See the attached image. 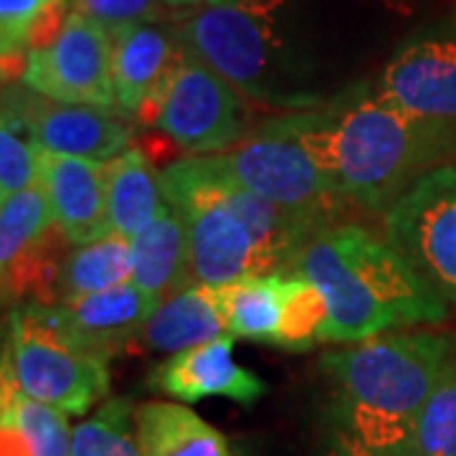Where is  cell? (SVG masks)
Returning a JSON list of instances; mask_svg holds the SVG:
<instances>
[{"label":"cell","mask_w":456,"mask_h":456,"mask_svg":"<svg viewBox=\"0 0 456 456\" xmlns=\"http://www.w3.org/2000/svg\"><path fill=\"white\" fill-rule=\"evenodd\" d=\"M216 299L233 338L274 345L281 322L284 272L259 274L216 289Z\"/></svg>","instance_id":"603a6c76"},{"label":"cell","mask_w":456,"mask_h":456,"mask_svg":"<svg viewBox=\"0 0 456 456\" xmlns=\"http://www.w3.org/2000/svg\"><path fill=\"white\" fill-rule=\"evenodd\" d=\"M71 0H0V51L3 61L26 56L23 51L31 46L33 26L53 11Z\"/></svg>","instance_id":"f1b7e54d"},{"label":"cell","mask_w":456,"mask_h":456,"mask_svg":"<svg viewBox=\"0 0 456 456\" xmlns=\"http://www.w3.org/2000/svg\"><path fill=\"white\" fill-rule=\"evenodd\" d=\"M320 165L342 200L388 211L416 180L456 152V125L426 122L373 94L274 119Z\"/></svg>","instance_id":"6da1fadb"},{"label":"cell","mask_w":456,"mask_h":456,"mask_svg":"<svg viewBox=\"0 0 456 456\" xmlns=\"http://www.w3.org/2000/svg\"><path fill=\"white\" fill-rule=\"evenodd\" d=\"M226 3H241V0H206V5H226Z\"/></svg>","instance_id":"d6a6232c"},{"label":"cell","mask_w":456,"mask_h":456,"mask_svg":"<svg viewBox=\"0 0 456 456\" xmlns=\"http://www.w3.org/2000/svg\"><path fill=\"white\" fill-rule=\"evenodd\" d=\"M383 239L456 307V165L428 170L383 213Z\"/></svg>","instance_id":"8992f818"},{"label":"cell","mask_w":456,"mask_h":456,"mask_svg":"<svg viewBox=\"0 0 456 456\" xmlns=\"http://www.w3.org/2000/svg\"><path fill=\"white\" fill-rule=\"evenodd\" d=\"M112 79L117 112L137 117L147 102L160 92L170 69L175 66L180 33L158 23H132L112 31Z\"/></svg>","instance_id":"2e32d148"},{"label":"cell","mask_w":456,"mask_h":456,"mask_svg":"<svg viewBox=\"0 0 456 456\" xmlns=\"http://www.w3.org/2000/svg\"><path fill=\"white\" fill-rule=\"evenodd\" d=\"M158 307V299L147 297L142 289L127 281L110 292L89 294L56 305L28 302L20 310L69 347L112 360L117 353L132 347V342H140Z\"/></svg>","instance_id":"8fae6325"},{"label":"cell","mask_w":456,"mask_h":456,"mask_svg":"<svg viewBox=\"0 0 456 456\" xmlns=\"http://www.w3.org/2000/svg\"><path fill=\"white\" fill-rule=\"evenodd\" d=\"M160 188L185 224L196 284L218 289L246 277L279 274L277 264L224 200L206 158L191 155L167 165L160 173Z\"/></svg>","instance_id":"277c9868"},{"label":"cell","mask_w":456,"mask_h":456,"mask_svg":"<svg viewBox=\"0 0 456 456\" xmlns=\"http://www.w3.org/2000/svg\"><path fill=\"white\" fill-rule=\"evenodd\" d=\"M132 411L127 398H112L92 419L74 426L71 456H142L137 431L132 434Z\"/></svg>","instance_id":"4316f807"},{"label":"cell","mask_w":456,"mask_h":456,"mask_svg":"<svg viewBox=\"0 0 456 456\" xmlns=\"http://www.w3.org/2000/svg\"><path fill=\"white\" fill-rule=\"evenodd\" d=\"M233 335L196 345L160 362L147 386L175 398L178 403H198L208 395H224L241 406H254L266 393L259 375L248 373L233 360Z\"/></svg>","instance_id":"5bb4252c"},{"label":"cell","mask_w":456,"mask_h":456,"mask_svg":"<svg viewBox=\"0 0 456 456\" xmlns=\"http://www.w3.org/2000/svg\"><path fill=\"white\" fill-rule=\"evenodd\" d=\"M180 41L244 97L279 102L272 86L274 28L251 3L206 5L180 26Z\"/></svg>","instance_id":"9c48e42d"},{"label":"cell","mask_w":456,"mask_h":456,"mask_svg":"<svg viewBox=\"0 0 456 456\" xmlns=\"http://www.w3.org/2000/svg\"><path fill=\"white\" fill-rule=\"evenodd\" d=\"M49 198L41 183L0 200V272L5 299L31 292L41 266L49 261L51 231H56Z\"/></svg>","instance_id":"e0dca14e"},{"label":"cell","mask_w":456,"mask_h":456,"mask_svg":"<svg viewBox=\"0 0 456 456\" xmlns=\"http://www.w3.org/2000/svg\"><path fill=\"white\" fill-rule=\"evenodd\" d=\"M132 281V244L119 233H104L89 244L71 246L61 259L51 305L110 292Z\"/></svg>","instance_id":"7402d4cb"},{"label":"cell","mask_w":456,"mask_h":456,"mask_svg":"<svg viewBox=\"0 0 456 456\" xmlns=\"http://www.w3.org/2000/svg\"><path fill=\"white\" fill-rule=\"evenodd\" d=\"M160 175L140 147H127L107 163V213L114 233L134 239L163 211Z\"/></svg>","instance_id":"ffe728a7"},{"label":"cell","mask_w":456,"mask_h":456,"mask_svg":"<svg viewBox=\"0 0 456 456\" xmlns=\"http://www.w3.org/2000/svg\"><path fill=\"white\" fill-rule=\"evenodd\" d=\"M325 456H419L416 449H375L368 446L358 436L347 434L345 428L335 434V439L330 441Z\"/></svg>","instance_id":"4dcf8cb0"},{"label":"cell","mask_w":456,"mask_h":456,"mask_svg":"<svg viewBox=\"0 0 456 456\" xmlns=\"http://www.w3.org/2000/svg\"><path fill=\"white\" fill-rule=\"evenodd\" d=\"M211 158L228 178L251 193L287 211L317 218L325 226H332L330 221L342 206V198L335 193L305 145L281 130L277 122H269L251 140Z\"/></svg>","instance_id":"52a82bcc"},{"label":"cell","mask_w":456,"mask_h":456,"mask_svg":"<svg viewBox=\"0 0 456 456\" xmlns=\"http://www.w3.org/2000/svg\"><path fill=\"white\" fill-rule=\"evenodd\" d=\"M456 360L452 332L375 335L327 353L345 431L375 449H416V424L441 375Z\"/></svg>","instance_id":"3957f363"},{"label":"cell","mask_w":456,"mask_h":456,"mask_svg":"<svg viewBox=\"0 0 456 456\" xmlns=\"http://www.w3.org/2000/svg\"><path fill=\"white\" fill-rule=\"evenodd\" d=\"M231 335L226 317L216 299V289L203 284H188L185 289L165 299L150 317L142 332V347L152 353H183L196 345Z\"/></svg>","instance_id":"d6986e66"},{"label":"cell","mask_w":456,"mask_h":456,"mask_svg":"<svg viewBox=\"0 0 456 456\" xmlns=\"http://www.w3.org/2000/svg\"><path fill=\"white\" fill-rule=\"evenodd\" d=\"M137 119L155 125L170 142L196 158L221 155L241 145L248 132L244 94L185 44L160 92Z\"/></svg>","instance_id":"5b68a950"},{"label":"cell","mask_w":456,"mask_h":456,"mask_svg":"<svg viewBox=\"0 0 456 456\" xmlns=\"http://www.w3.org/2000/svg\"><path fill=\"white\" fill-rule=\"evenodd\" d=\"M163 8V0H71V11L94 18L110 31L132 23H155Z\"/></svg>","instance_id":"f546056e"},{"label":"cell","mask_w":456,"mask_h":456,"mask_svg":"<svg viewBox=\"0 0 456 456\" xmlns=\"http://www.w3.org/2000/svg\"><path fill=\"white\" fill-rule=\"evenodd\" d=\"M327 302L322 342H362L391 327L444 322L446 302L386 239L358 224L322 228L294 256ZM284 272V274H289Z\"/></svg>","instance_id":"7a4b0ae2"},{"label":"cell","mask_w":456,"mask_h":456,"mask_svg":"<svg viewBox=\"0 0 456 456\" xmlns=\"http://www.w3.org/2000/svg\"><path fill=\"white\" fill-rule=\"evenodd\" d=\"M416 454L456 456V360L441 375L419 416Z\"/></svg>","instance_id":"83f0119b"},{"label":"cell","mask_w":456,"mask_h":456,"mask_svg":"<svg viewBox=\"0 0 456 456\" xmlns=\"http://www.w3.org/2000/svg\"><path fill=\"white\" fill-rule=\"evenodd\" d=\"M3 424L16 426L31 456H71L66 413L20 391L3 370Z\"/></svg>","instance_id":"cb8c5ba5"},{"label":"cell","mask_w":456,"mask_h":456,"mask_svg":"<svg viewBox=\"0 0 456 456\" xmlns=\"http://www.w3.org/2000/svg\"><path fill=\"white\" fill-rule=\"evenodd\" d=\"M163 3L165 8H173V11H188V8H198L206 0H163Z\"/></svg>","instance_id":"1f68e13d"},{"label":"cell","mask_w":456,"mask_h":456,"mask_svg":"<svg viewBox=\"0 0 456 456\" xmlns=\"http://www.w3.org/2000/svg\"><path fill=\"white\" fill-rule=\"evenodd\" d=\"M3 362L20 391L66 416H82L110 393V360L56 340L23 310L11 312Z\"/></svg>","instance_id":"ba28073f"},{"label":"cell","mask_w":456,"mask_h":456,"mask_svg":"<svg viewBox=\"0 0 456 456\" xmlns=\"http://www.w3.org/2000/svg\"><path fill=\"white\" fill-rule=\"evenodd\" d=\"M23 112L36 145L56 155L110 163L130 147L132 127L117 110L64 104L31 89H5Z\"/></svg>","instance_id":"7c38bea8"},{"label":"cell","mask_w":456,"mask_h":456,"mask_svg":"<svg viewBox=\"0 0 456 456\" xmlns=\"http://www.w3.org/2000/svg\"><path fill=\"white\" fill-rule=\"evenodd\" d=\"M132 244V284L163 305L188 287L191 254L180 213L165 200L160 216L137 233Z\"/></svg>","instance_id":"ac0fdd59"},{"label":"cell","mask_w":456,"mask_h":456,"mask_svg":"<svg viewBox=\"0 0 456 456\" xmlns=\"http://www.w3.org/2000/svg\"><path fill=\"white\" fill-rule=\"evenodd\" d=\"M38 183L49 198L53 221L71 246L89 244L110 233L107 163L38 152Z\"/></svg>","instance_id":"9a60e30c"},{"label":"cell","mask_w":456,"mask_h":456,"mask_svg":"<svg viewBox=\"0 0 456 456\" xmlns=\"http://www.w3.org/2000/svg\"><path fill=\"white\" fill-rule=\"evenodd\" d=\"M112 49V31L104 23L71 11L49 46L26 51L20 82L53 102L117 110Z\"/></svg>","instance_id":"30bf717a"},{"label":"cell","mask_w":456,"mask_h":456,"mask_svg":"<svg viewBox=\"0 0 456 456\" xmlns=\"http://www.w3.org/2000/svg\"><path fill=\"white\" fill-rule=\"evenodd\" d=\"M134 431L142 456H231L226 436L183 403H145Z\"/></svg>","instance_id":"44dd1931"},{"label":"cell","mask_w":456,"mask_h":456,"mask_svg":"<svg viewBox=\"0 0 456 456\" xmlns=\"http://www.w3.org/2000/svg\"><path fill=\"white\" fill-rule=\"evenodd\" d=\"M327 325V302L310 279L299 274H284V302L281 322L274 347L289 353H305L322 342Z\"/></svg>","instance_id":"d4e9b609"},{"label":"cell","mask_w":456,"mask_h":456,"mask_svg":"<svg viewBox=\"0 0 456 456\" xmlns=\"http://www.w3.org/2000/svg\"><path fill=\"white\" fill-rule=\"evenodd\" d=\"M38 152L28 122L13 97L3 94L0 122V198H11L38 183Z\"/></svg>","instance_id":"484cf974"},{"label":"cell","mask_w":456,"mask_h":456,"mask_svg":"<svg viewBox=\"0 0 456 456\" xmlns=\"http://www.w3.org/2000/svg\"><path fill=\"white\" fill-rule=\"evenodd\" d=\"M375 92L419 119L456 125L454 36H428L401 46Z\"/></svg>","instance_id":"4fadbf2b"}]
</instances>
